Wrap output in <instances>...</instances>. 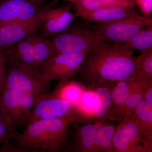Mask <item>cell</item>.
<instances>
[{"label":"cell","mask_w":152,"mask_h":152,"mask_svg":"<svg viewBox=\"0 0 152 152\" xmlns=\"http://www.w3.org/2000/svg\"><path fill=\"white\" fill-rule=\"evenodd\" d=\"M137 69L134 51L104 40L88 53L74 77L86 88L95 89L134 79Z\"/></svg>","instance_id":"6da1fadb"},{"label":"cell","mask_w":152,"mask_h":152,"mask_svg":"<svg viewBox=\"0 0 152 152\" xmlns=\"http://www.w3.org/2000/svg\"><path fill=\"white\" fill-rule=\"evenodd\" d=\"M71 121L67 117L37 120L17 133L7 143L5 151L13 152H56L66 145Z\"/></svg>","instance_id":"7a4b0ae2"},{"label":"cell","mask_w":152,"mask_h":152,"mask_svg":"<svg viewBox=\"0 0 152 152\" xmlns=\"http://www.w3.org/2000/svg\"><path fill=\"white\" fill-rule=\"evenodd\" d=\"M6 63H16L37 70L56 55L50 39L38 33L2 51Z\"/></svg>","instance_id":"3957f363"},{"label":"cell","mask_w":152,"mask_h":152,"mask_svg":"<svg viewBox=\"0 0 152 152\" xmlns=\"http://www.w3.org/2000/svg\"><path fill=\"white\" fill-rule=\"evenodd\" d=\"M50 40L55 53L58 54H88L105 40L96 30L86 28L74 20L66 29Z\"/></svg>","instance_id":"277c9868"},{"label":"cell","mask_w":152,"mask_h":152,"mask_svg":"<svg viewBox=\"0 0 152 152\" xmlns=\"http://www.w3.org/2000/svg\"><path fill=\"white\" fill-rule=\"evenodd\" d=\"M51 81L40 71L18 64L8 63L4 81L1 88L40 96L48 93Z\"/></svg>","instance_id":"5b68a950"},{"label":"cell","mask_w":152,"mask_h":152,"mask_svg":"<svg viewBox=\"0 0 152 152\" xmlns=\"http://www.w3.org/2000/svg\"><path fill=\"white\" fill-rule=\"evenodd\" d=\"M39 96L0 88V107L4 118L16 129L23 122Z\"/></svg>","instance_id":"8992f818"},{"label":"cell","mask_w":152,"mask_h":152,"mask_svg":"<svg viewBox=\"0 0 152 152\" xmlns=\"http://www.w3.org/2000/svg\"><path fill=\"white\" fill-rule=\"evenodd\" d=\"M132 115L124 117L116 127L113 140V151L152 152V144L140 132Z\"/></svg>","instance_id":"52a82bcc"},{"label":"cell","mask_w":152,"mask_h":152,"mask_svg":"<svg viewBox=\"0 0 152 152\" xmlns=\"http://www.w3.org/2000/svg\"><path fill=\"white\" fill-rule=\"evenodd\" d=\"M152 18H130L107 23H99L95 29L106 41L124 44L145 28L151 26Z\"/></svg>","instance_id":"ba28073f"},{"label":"cell","mask_w":152,"mask_h":152,"mask_svg":"<svg viewBox=\"0 0 152 152\" xmlns=\"http://www.w3.org/2000/svg\"><path fill=\"white\" fill-rule=\"evenodd\" d=\"M57 1L46 4L39 14L31 18L0 27V50L38 33L47 12L55 7Z\"/></svg>","instance_id":"9c48e42d"},{"label":"cell","mask_w":152,"mask_h":152,"mask_svg":"<svg viewBox=\"0 0 152 152\" xmlns=\"http://www.w3.org/2000/svg\"><path fill=\"white\" fill-rule=\"evenodd\" d=\"M74 107L68 102L48 93L39 96L32 109L22 123L26 127L30 123L37 120L67 117L72 121Z\"/></svg>","instance_id":"30bf717a"},{"label":"cell","mask_w":152,"mask_h":152,"mask_svg":"<svg viewBox=\"0 0 152 152\" xmlns=\"http://www.w3.org/2000/svg\"><path fill=\"white\" fill-rule=\"evenodd\" d=\"M87 54H56L42 66L40 71L50 80L64 83L72 79L77 73Z\"/></svg>","instance_id":"8fae6325"},{"label":"cell","mask_w":152,"mask_h":152,"mask_svg":"<svg viewBox=\"0 0 152 152\" xmlns=\"http://www.w3.org/2000/svg\"><path fill=\"white\" fill-rule=\"evenodd\" d=\"M45 5L31 0H0V27L31 18Z\"/></svg>","instance_id":"7c38bea8"},{"label":"cell","mask_w":152,"mask_h":152,"mask_svg":"<svg viewBox=\"0 0 152 152\" xmlns=\"http://www.w3.org/2000/svg\"><path fill=\"white\" fill-rule=\"evenodd\" d=\"M72 5L52 8L47 12L38 34L50 39L64 31L76 18V14L72 10Z\"/></svg>","instance_id":"4fadbf2b"},{"label":"cell","mask_w":152,"mask_h":152,"mask_svg":"<svg viewBox=\"0 0 152 152\" xmlns=\"http://www.w3.org/2000/svg\"><path fill=\"white\" fill-rule=\"evenodd\" d=\"M73 9L77 18L91 22L107 23L120 19L144 16L134 8L108 7L88 10L73 7Z\"/></svg>","instance_id":"5bb4252c"},{"label":"cell","mask_w":152,"mask_h":152,"mask_svg":"<svg viewBox=\"0 0 152 152\" xmlns=\"http://www.w3.org/2000/svg\"><path fill=\"white\" fill-rule=\"evenodd\" d=\"M95 124H87L77 128L70 147L72 151L95 152L98 130Z\"/></svg>","instance_id":"9a60e30c"},{"label":"cell","mask_w":152,"mask_h":152,"mask_svg":"<svg viewBox=\"0 0 152 152\" xmlns=\"http://www.w3.org/2000/svg\"><path fill=\"white\" fill-rule=\"evenodd\" d=\"M100 104L99 98L94 90L87 89L78 105L74 107L73 121L95 120Z\"/></svg>","instance_id":"2e32d148"},{"label":"cell","mask_w":152,"mask_h":152,"mask_svg":"<svg viewBox=\"0 0 152 152\" xmlns=\"http://www.w3.org/2000/svg\"><path fill=\"white\" fill-rule=\"evenodd\" d=\"M133 80L117 82L112 89L113 113L115 121L121 122L124 118L126 104L132 91Z\"/></svg>","instance_id":"e0dca14e"},{"label":"cell","mask_w":152,"mask_h":152,"mask_svg":"<svg viewBox=\"0 0 152 152\" xmlns=\"http://www.w3.org/2000/svg\"><path fill=\"white\" fill-rule=\"evenodd\" d=\"M132 116L145 138L152 144V101L145 99L137 107Z\"/></svg>","instance_id":"ac0fdd59"},{"label":"cell","mask_w":152,"mask_h":152,"mask_svg":"<svg viewBox=\"0 0 152 152\" xmlns=\"http://www.w3.org/2000/svg\"><path fill=\"white\" fill-rule=\"evenodd\" d=\"M87 89L75 80L60 83L56 90L53 93L55 96L72 105L77 106L82 96Z\"/></svg>","instance_id":"d6986e66"},{"label":"cell","mask_w":152,"mask_h":152,"mask_svg":"<svg viewBox=\"0 0 152 152\" xmlns=\"http://www.w3.org/2000/svg\"><path fill=\"white\" fill-rule=\"evenodd\" d=\"M115 84L107 85L94 89L99 96L101 103L100 107L96 115L95 123H103L108 119L115 121L113 113L112 98V90Z\"/></svg>","instance_id":"ffe728a7"},{"label":"cell","mask_w":152,"mask_h":152,"mask_svg":"<svg viewBox=\"0 0 152 152\" xmlns=\"http://www.w3.org/2000/svg\"><path fill=\"white\" fill-rule=\"evenodd\" d=\"M124 45L129 50L141 52L152 49V25L146 27Z\"/></svg>","instance_id":"44dd1931"},{"label":"cell","mask_w":152,"mask_h":152,"mask_svg":"<svg viewBox=\"0 0 152 152\" xmlns=\"http://www.w3.org/2000/svg\"><path fill=\"white\" fill-rule=\"evenodd\" d=\"M115 128L112 125L102 126L98 129L95 152H113V140Z\"/></svg>","instance_id":"7402d4cb"},{"label":"cell","mask_w":152,"mask_h":152,"mask_svg":"<svg viewBox=\"0 0 152 152\" xmlns=\"http://www.w3.org/2000/svg\"><path fill=\"white\" fill-rule=\"evenodd\" d=\"M137 69L134 79L152 80V49L143 52L137 57Z\"/></svg>","instance_id":"603a6c76"},{"label":"cell","mask_w":152,"mask_h":152,"mask_svg":"<svg viewBox=\"0 0 152 152\" xmlns=\"http://www.w3.org/2000/svg\"><path fill=\"white\" fill-rule=\"evenodd\" d=\"M17 134L16 129L6 120L0 121V151Z\"/></svg>","instance_id":"cb8c5ba5"},{"label":"cell","mask_w":152,"mask_h":152,"mask_svg":"<svg viewBox=\"0 0 152 152\" xmlns=\"http://www.w3.org/2000/svg\"><path fill=\"white\" fill-rule=\"evenodd\" d=\"M106 7H120L134 8L135 0H99Z\"/></svg>","instance_id":"d4e9b609"},{"label":"cell","mask_w":152,"mask_h":152,"mask_svg":"<svg viewBox=\"0 0 152 152\" xmlns=\"http://www.w3.org/2000/svg\"><path fill=\"white\" fill-rule=\"evenodd\" d=\"M136 4L137 5L144 16L148 18L152 12V0H135Z\"/></svg>","instance_id":"484cf974"},{"label":"cell","mask_w":152,"mask_h":152,"mask_svg":"<svg viewBox=\"0 0 152 152\" xmlns=\"http://www.w3.org/2000/svg\"><path fill=\"white\" fill-rule=\"evenodd\" d=\"M7 63L2 51L0 50V88L3 86L5 77Z\"/></svg>","instance_id":"4316f807"},{"label":"cell","mask_w":152,"mask_h":152,"mask_svg":"<svg viewBox=\"0 0 152 152\" xmlns=\"http://www.w3.org/2000/svg\"><path fill=\"white\" fill-rule=\"evenodd\" d=\"M3 119H5L4 118V115H3L2 111L0 107V121Z\"/></svg>","instance_id":"83f0119b"},{"label":"cell","mask_w":152,"mask_h":152,"mask_svg":"<svg viewBox=\"0 0 152 152\" xmlns=\"http://www.w3.org/2000/svg\"><path fill=\"white\" fill-rule=\"evenodd\" d=\"M45 1H47V0H37V1L38 2H43Z\"/></svg>","instance_id":"f1b7e54d"},{"label":"cell","mask_w":152,"mask_h":152,"mask_svg":"<svg viewBox=\"0 0 152 152\" xmlns=\"http://www.w3.org/2000/svg\"><path fill=\"white\" fill-rule=\"evenodd\" d=\"M31 1H37V0H31Z\"/></svg>","instance_id":"f546056e"}]
</instances>
